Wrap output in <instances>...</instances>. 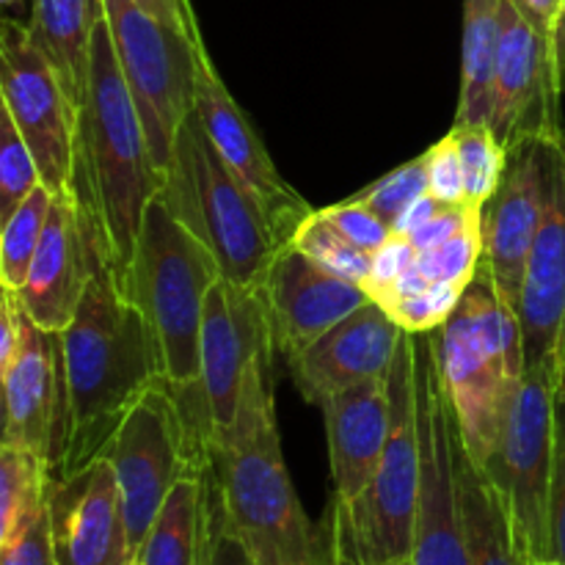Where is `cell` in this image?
I'll use <instances>...</instances> for the list:
<instances>
[{
	"mask_svg": "<svg viewBox=\"0 0 565 565\" xmlns=\"http://www.w3.org/2000/svg\"><path fill=\"white\" fill-rule=\"evenodd\" d=\"M66 417L53 478H66L105 452L116 428L147 390L166 381L147 318L119 290L103 226L94 215L92 274L75 318L61 334Z\"/></svg>",
	"mask_w": 565,
	"mask_h": 565,
	"instance_id": "obj_1",
	"label": "cell"
},
{
	"mask_svg": "<svg viewBox=\"0 0 565 565\" xmlns=\"http://www.w3.org/2000/svg\"><path fill=\"white\" fill-rule=\"evenodd\" d=\"M270 356L246 375L237 414L210 439L221 508L254 565H315L318 524L303 513L281 456Z\"/></svg>",
	"mask_w": 565,
	"mask_h": 565,
	"instance_id": "obj_2",
	"label": "cell"
},
{
	"mask_svg": "<svg viewBox=\"0 0 565 565\" xmlns=\"http://www.w3.org/2000/svg\"><path fill=\"white\" fill-rule=\"evenodd\" d=\"M163 171L149 149L143 121L116 58L108 20L97 22L92 75L77 114L72 191L94 210L105 235L108 263L121 285L136 252L149 202L163 191Z\"/></svg>",
	"mask_w": 565,
	"mask_h": 565,
	"instance_id": "obj_3",
	"label": "cell"
},
{
	"mask_svg": "<svg viewBox=\"0 0 565 565\" xmlns=\"http://www.w3.org/2000/svg\"><path fill=\"white\" fill-rule=\"evenodd\" d=\"M436 356L463 447L483 467L500 447L524 379L522 326L480 265L447 323L434 331Z\"/></svg>",
	"mask_w": 565,
	"mask_h": 565,
	"instance_id": "obj_4",
	"label": "cell"
},
{
	"mask_svg": "<svg viewBox=\"0 0 565 565\" xmlns=\"http://www.w3.org/2000/svg\"><path fill=\"white\" fill-rule=\"evenodd\" d=\"M160 202L218 259L226 281L259 290L274 259L290 243L259 199L230 169L193 110L174 143Z\"/></svg>",
	"mask_w": 565,
	"mask_h": 565,
	"instance_id": "obj_5",
	"label": "cell"
},
{
	"mask_svg": "<svg viewBox=\"0 0 565 565\" xmlns=\"http://www.w3.org/2000/svg\"><path fill=\"white\" fill-rule=\"evenodd\" d=\"M218 279L224 274L213 252L152 199L119 290L147 318L171 386L199 384L204 303Z\"/></svg>",
	"mask_w": 565,
	"mask_h": 565,
	"instance_id": "obj_6",
	"label": "cell"
},
{
	"mask_svg": "<svg viewBox=\"0 0 565 565\" xmlns=\"http://www.w3.org/2000/svg\"><path fill=\"white\" fill-rule=\"evenodd\" d=\"M417 334L403 331L401 345L386 373L390 392V436L373 483L353 502H342L348 530L362 565L412 561L417 527L423 450L417 419Z\"/></svg>",
	"mask_w": 565,
	"mask_h": 565,
	"instance_id": "obj_7",
	"label": "cell"
},
{
	"mask_svg": "<svg viewBox=\"0 0 565 565\" xmlns=\"http://www.w3.org/2000/svg\"><path fill=\"white\" fill-rule=\"evenodd\" d=\"M114 467L132 555L147 541L171 489L210 467V436L193 423L169 381H160L127 412L103 452Z\"/></svg>",
	"mask_w": 565,
	"mask_h": 565,
	"instance_id": "obj_8",
	"label": "cell"
},
{
	"mask_svg": "<svg viewBox=\"0 0 565 565\" xmlns=\"http://www.w3.org/2000/svg\"><path fill=\"white\" fill-rule=\"evenodd\" d=\"M103 9L149 149L166 177L174 158L177 136L196 110L199 58L204 42L147 14L136 0H103Z\"/></svg>",
	"mask_w": 565,
	"mask_h": 565,
	"instance_id": "obj_9",
	"label": "cell"
},
{
	"mask_svg": "<svg viewBox=\"0 0 565 565\" xmlns=\"http://www.w3.org/2000/svg\"><path fill=\"white\" fill-rule=\"evenodd\" d=\"M557 379L546 367H524L508 428L483 472L511 511L513 527L530 563L552 561L550 497L555 469Z\"/></svg>",
	"mask_w": 565,
	"mask_h": 565,
	"instance_id": "obj_10",
	"label": "cell"
},
{
	"mask_svg": "<svg viewBox=\"0 0 565 565\" xmlns=\"http://www.w3.org/2000/svg\"><path fill=\"white\" fill-rule=\"evenodd\" d=\"M417 419L423 480H419L417 527H414L412 565H469L463 539L461 505H458L456 412L447 395L445 375L436 356L434 331L417 334Z\"/></svg>",
	"mask_w": 565,
	"mask_h": 565,
	"instance_id": "obj_11",
	"label": "cell"
},
{
	"mask_svg": "<svg viewBox=\"0 0 565 565\" xmlns=\"http://www.w3.org/2000/svg\"><path fill=\"white\" fill-rule=\"evenodd\" d=\"M0 103L33 152L44 185L53 193L72 191L77 110L28 25L11 17L0 25Z\"/></svg>",
	"mask_w": 565,
	"mask_h": 565,
	"instance_id": "obj_12",
	"label": "cell"
},
{
	"mask_svg": "<svg viewBox=\"0 0 565 565\" xmlns=\"http://www.w3.org/2000/svg\"><path fill=\"white\" fill-rule=\"evenodd\" d=\"M544 163V215L524 270L516 318L524 367L565 375V132L539 141Z\"/></svg>",
	"mask_w": 565,
	"mask_h": 565,
	"instance_id": "obj_13",
	"label": "cell"
},
{
	"mask_svg": "<svg viewBox=\"0 0 565 565\" xmlns=\"http://www.w3.org/2000/svg\"><path fill=\"white\" fill-rule=\"evenodd\" d=\"M555 42L530 25L511 0L500 3L491 132L508 149L563 136Z\"/></svg>",
	"mask_w": 565,
	"mask_h": 565,
	"instance_id": "obj_14",
	"label": "cell"
},
{
	"mask_svg": "<svg viewBox=\"0 0 565 565\" xmlns=\"http://www.w3.org/2000/svg\"><path fill=\"white\" fill-rule=\"evenodd\" d=\"M274 353L263 292L218 279L204 303L199 340V384L215 430L235 419L246 375L259 359Z\"/></svg>",
	"mask_w": 565,
	"mask_h": 565,
	"instance_id": "obj_15",
	"label": "cell"
},
{
	"mask_svg": "<svg viewBox=\"0 0 565 565\" xmlns=\"http://www.w3.org/2000/svg\"><path fill=\"white\" fill-rule=\"evenodd\" d=\"M47 516L55 565H127L136 557L119 480L105 456L66 478H53Z\"/></svg>",
	"mask_w": 565,
	"mask_h": 565,
	"instance_id": "obj_16",
	"label": "cell"
},
{
	"mask_svg": "<svg viewBox=\"0 0 565 565\" xmlns=\"http://www.w3.org/2000/svg\"><path fill=\"white\" fill-rule=\"evenodd\" d=\"M196 116L202 119L204 130L213 138L218 152L230 163V169L241 177L243 185L259 199L265 213L270 215L274 226L287 243L296 241L303 221L315 213L307 199L279 174L274 158L265 149L263 138L252 127L241 105L232 99L230 88L224 86L215 72L207 50L199 58V86H196Z\"/></svg>",
	"mask_w": 565,
	"mask_h": 565,
	"instance_id": "obj_17",
	"label": "cell"
},
{
	"mask_svg": "<svg viewBox=\"0 0 565 565\" xmlns=\"http://www.w3.org/2000/svg\"><path fill=\"white\" fill-rule=\"evenodd\" d=\"M259 292L268 309L274 351L285 359L373 301L362 285L331 274L292 243L274 259Z\"/></svg>",
	"mask_w": 565,
	"mask_h": 565,
	"instance_id": "obj_18",
	"label": "cell"
},
{
	"mask_svg": "<svg viewBox=\"0 0 565 565\" xmlns=\"http://www.w3.org/2000/svg\"><path fill=\"white\" fill-rule=\"evenodd\" d=\"M3 379V445L22 447L55 472L66 417V375L61 334L25 318L22 348Z\"/></svg>",
	"mask_w": 565,
	"mask_h": 565,
	"instance_id": "obj_19",
	"label": "cell"
},
{
	"mask_svg": "<svg viewBox=\"0 0 565 565\" xmlns=\"http://www.w3.org/2000/svg\"><path fill=\"white\" fill-rule=\"evenodd\" d=\"M94 210L75 191L55 193L28 281L20 290L28 318L42 331L64 334L81 307L92 274Z\"/></svg>",
	"mask_w": 565,
	"mask_h": 565,
	"instance_id": "obj_20",
	"label": "cell"
},
{
	"mask_svg": "<svg viewBox=\"0 0 565 565\" xmlns=\"http://www.w3.org/2000/svg\"><path fill=\"white\" fill-rule=\"evenodd\" d=\"M544 215V163L539 141L508 149L494 196L483 204V265L502 303L519 309L524 270Z\"/></svg>",
	"mask_w": 565,
	"mask_h": 565,
	"instance_id": "obj_21",
	"label": "cell"
},
{
	"mask_svg": "<svg viewBox=\"0 0 565 565\" xmlns=\"http://www.w3.org/2000/svg\"><path fill=\"white\" fill-rule=\"evenodd\" d=\"M401 337L392 315L379 301H367L312 345L287 356V370L303 401L323 406L326 397L348 386L386 379Z\"/></svg>",
	"mask_w": 565,
	"mask_h": 565,
	"instance_id": "obj_22",
	"label": "cell"
},
{
	"mask_svg": "<svg viewBox=\"0 0 565 565\" xmlns=\"http://www.w3.org/2000/svg\"><path fill=\"white\" fill-rule=\"evenodd\" d=\"M334 497L353 502L373 483L390 436L386 379H370L323 401Z\"/></svg>",
	"mask_w": 565,
	"mask_h": 565,
	"instance_id": "obj_23",
	"label": "cell"
},
{
	"mask_svg": "<svg viewBox=\"0 0 565 565\" xmlns=\"http://www.w3.org/2000/svg\"><path fill=\"white\" fill-rule=\"evenodd\" d=\"M452 456H456L458 505H461L469 565H533L519 546L505 500L463 447L458 423L452 436Z\"/></svg>",
	"mask_w": 565,
	"mask_h": 565,
	"instance_id": "obj_24",
	"label": "cell"
},
{
	"mask_svg": "<svg viewBox=\"0 0 565 565\" xmlns=\"http://www.w3.org/2000/svg\"><path fill=\"white\" fill-rule=\"evenodd\" d=\"M103 14V0H31L28 31L53 64L77 114L86 99L88 75H92L94 28Z\"/></svg>",
	"mask_w": 565,
	"mask_h": 565,
	"instance_id": "obj_25",
	"label": "cell"
},
{
	"mask_svg": "<svg viewBox=\"0 0 565 565\" xmlns=\"http://www.w3.org/2000/svg\"><path fill=\"white\" fill-rule=\"evenodd\" d=\"M207 469L188 475L171 489L147 541L141 565H207Z\"/></svg>",
	"mask_w": 565,
	"mask_h": 565,
	"instance_id": "obj_26",
	"label": "cell"
},
{
	"mask_svg": "<svg viewBox=\"0 0 565 565\" xmlns=\"http://www.w3.org/2000/svg\"><path fill=\"white\" fill-rule=\"evenodd\" d=\"M502 0H463L461 97L456 125H491Z\"/></svg>",
	"mask_w": 565,
	"mask_h": 565,
	"instance_id": "obj_27",
	"label": "cell"
},
{
	"mask_svg": "<svg viewBox=\"0 0 565 565\" xmlns=\"http://www.w3.org/2000/svg\"><path fill=\"white\" fill-rule=\"evenodd\" d=\"M53 469L22 447H0V550L14 546L47 511Z\"/></svg>",
	"mask_w": 565,
	"mask_h": 565,
	"instance_id": "obj_28",
	"label": "cell"
},
{
	"mask_svg": "<svg viewBox=\"0 0 565 565\" xmlns=\"http://www.w3.org/2000/svg\"><path fill=\"white\" fill-rule=\"evenodd\" d=\"M53 196L55 193L39 182L25 202L0 224V285L6 290L20 292L25 287L28 270L47 226Z\"/></svg>",
	"mask_w": 565,
	"mask_h": 565,
	"instance_id": "obj_29",
	"label": "cell"
},
{
	"mask_svg": "<svg viewBox=\"0 0 565 565\" xmlns=\"http://www.w3.org/2000/svg\"><path fill=\"white\" fill-rule=\"evenodd\" d=\"M450 136L456 138L458 154L467 177V202L483 210V204L500 188L505 171V147L494 138L491 127L483 125H452Z\"/></svg>",
	"mask_w": 565,
	"mask_h": 565,
	"instance_id": "obj_30",
	"label": "cell"
},
{
	"mask_svg": "<svg viewBox=\"0 0 565 565\" xmlns=\"http://www.w3.org/2000/svg\"><path fill=\"white\" fill-rule=\"evenodd\" d=\"M292 246L301 248L307 257H312L315 263L329 268L331 274L342 276V279L348 281H356V285L362 287L367 285L373 257H370L367 252H362L359 246H353L329 218H323L320 210H315V213L303 221Z\"/></svg>",
	"mask_w": 565,
	"mask_h": 565,
	"instance_id": "obj_31",
	"label": "cell"
},
{
	"mask_svg": "<svg viewBox=\"0 0 565 565\" xmlns=\"http://www.w3.org/2000/svg\"><path fill=\"white\" fill-rule=\"evenodd\" d=\"M42 182L33 152L17 130L14 119L0 103V224L20 207Z\"/></svg>",
	"mask_w": 565,
	"mask_h": 565,
	"instance_id": "obj_32",
	"label": "cell"
},
{
	"mask_svg": "<svg viewBox=\"0 0 565 565\" xmlns=\"http://www.w3.org/2000/svg\"><path fill=\"white\" fill-rule=\"evenodd\" d=\"M425 193H430L428 160H425V154H419V158L397 166L395 171L384 174L379 182H373L370 188L359 191L353 199L362 202L364 207L373 210L390 230H395V224L403 218V213H406L419 196H425Z\"/></svg>",
	"mask_w": 565,
	"mask_h": 565,
	"instance_id": "obj_33",
	"label": "cell"
},
{
	"mask_svg": "<svg viewBox=\"0 0 565 565\" xmlns=\"http://www.w3.org/2000/svg\"><path fill=\"white\" fill-rule=\"evenodd\" d=\"M417 263L430 281H447V285L467 290V285L483 265V224L450 237L430 252H423Z\"/></svg>",
	"mask_w": 565,
	"mask_h": 565,
	"instance_id": "obj_34",
	"label": "cell"
},
{
	"mask_svg": "<svg viewBox=\"0 0 565 565\" xmlns=\"http://www.w3.org/2000/svg\"><path fill=\"white\" fill-rule=\"evenodd\" d=\"M463 296V287L447 285V281H434L425 292L412 298H401V301L386 303V312L392 315L397 326L408 334H428V331L441 329L452 309L458 307Z\"/></svg>",
	"mask_w": 565,
	"mask_h": 565,
	"instance_id": "obj_35",
	"label": "cell"
},
{
	"mask_svg": "<svg viewBox=\"0 0 565 565\" xmlns=\"http://www.w3.org/2000/svg\"><path fill=\"white\" fill-rule=\"evenodd\" d=\"M320 213H323V218H329L331 224H334L337 230H340L342 235L353 243V246H359L362 252H367L370 257H373L379 248H384L386 241L395 235V232H392L390 226H386L384 221L373 213V210L364 207V204L356 202L353 196L345 199V202L334 204V207L320 210Z\"/></svg>",
	"mask_w": 565,
	"mask_h": 565,
	"instance_id": "obj_36",
	"label": "cell"
},
{
	"mask_svg": "<svg viewBox=\"0 0 565 565\" xmlns=\"http://www.w3.org/2000/svg\"><path fill=\"white\" fill-rule=\"evenodd\" d=\"M552 561L565 565V375L555 395V469L550 497Z\"/></svg>",
	"mask_w": 565,
	"mask_h": 565,
	"instance_id": "obj_37",
	"label": "cell"
},
{
	"mask_svg": "<svg viewBox=\"0 0 565 565\" xmlns=\"http://www.w3.org/2000/svg\"><path fill=\"white\" fill-rule=\"evenodd\" d=\"M425 160H428L430 193H434L436 199H441L445 204H469L461 154H458L456 138H452L450 132L425 152Z\"/></svg>",
	"mask_w": 565,
	"mask_h": 565,
	"instance_id": "obj_38",
	"label": "cell"
},
{
	"mask_svg": "<svg viewBox=\"0 0 565 565\" xmlns=\"http://www.w3.org/2000/svg\"><path fill=\"white\" fill-rule=\"evenodd\" d=\"M204 480H207V565H254L243 541L226 522L210 467Z\"/></svg>",
	"mask_w": 565,
	"mask_h": 565,
	"instance_id": "obj_39",
	"label": "cell"
},
{
	"mask_svg": "<svg viewBox=\"0 0 565 565\" xmlns=\"http://www.w3.org/2000/svg\"><path fill=\"white\" fill-rule=\"evenodd\" d=\"M417 248L412 246L408 237L392 235L390 241H386V246L373 254V268H370L367 285H364L367 296L373 298V301H379V298L384 296V292L390 290L414 263H417Z\"/></svg>",
	"mask_w": 565,
	"mask_h": 565,
	"instance_id": "obj_40",
	"label": "cell"
},
{
	"mask_svg": "<svg viewBox=\"0 0 565 565\" xmlns=\"http://www.w3.org/2000/svg\"><path fill=\"white\" fill-rule=\"evenodd\" d=\"M315 565H362L337 497L326 516L318 522V561Z\"/></svg>",
	"mask_w": 565,
	"mask_h": 565,
	"instance_id": "obj_41",
	"label": "cell"
},
{
	"mask_svg": "<svg viewBox=\"0 0 565 565\" xmlns=\"http://www.w3.org/2000/svg\"><path fill=\"white\" fill-rule=\"evenodd\" d=\"M483 224V210L472 207V204H450V207L441 210L434 221H428L425 226H419L408 241L417 248V254L430 252V248L441 246L450 237L461 235V232L472 230V226Z\"/></svg>",
	"mask_w": 565,
	"mask_h": 565,
	"instance_id": "obj_42",
	"label": "cell"
},
{
	"mask_svg": "<svg viewBox=\"0 0 565 565\" xmlns=\"http://www.w3.org/2000/svg\"><path fill=\"white\" fill-rule=\"evenodd\" d=\"M0 565H55L47 511L39 516V522L14 546L0 550Z\"/></svg>",
	"mask_w": 565,
	"mask_h": 565,
	"instance_id": "obj_43",
	"label": "cell"
},
{
	"mask_svg": "<svg viewBox=\"0 0 565 565\" xmlns=\"http://www.w3.org/2000/svg\"><path fill=\"white\" fill-rule=\"evenodd\" d=\"M136 3L141 6L147 14L180 28V31L188 33L191 39H202V31H199V22H196V14H193L191 0H136Z\"/></svg>",
	"mask_w": 565,
	"mask_h": 565,
	"instance_id": "obj_44",
	"label": "cell"
},
{
	"mask_svg": "<svg viewBox=\"0 0 565 565\" xmlns=\"http://www.w3.org/2000/svg\"><path fill=\"white\" fill-rule=\"evenodd\" d=\"M511 3L516 6V11L530 25H535L555 42V31L565 9V0H511Z\"/></svg>",
	"mask_w": 565,
	"mask_h": 565,
	"instance_id": "obj_45",
	"label": "cell"
},
{
	"mask_svg": "<svg viewBox=\"0 0 565 565\" xmlns=\"http://www.w3.org/2000/svg\"><path fill=\"white\" fill-rule=\"evenodd\" d=\"M445 207H450V204H445L441 199H436L434 193H425V196H419L417 202H414L412 207L403 213V218L397 221L395 230H392V232H395V235H401V237H412L414 232L419 230V226H425L428 221H434L436 215H439Z\"/></svg>",
	"mask_w": 565,
	"mask_h": 565,
	"instance_id": "obj_46",
	"label": "cell"
},
{
	"mask_svg": "<svg viewBox=\"0 0 565 565\" xmlns=\"http://www.w3.org/2000/svg\"><path fill=\"white\" fill-rule=\"evenodd\" d=\"M555 61H557V81H561V92L565 94V9L555 31Z\"/></svg>",
	"mask_w": 565,
	"mask_h": 565,
	"instance_id": "obj_47",
	"label": "cell"
},
{
	"mask_svg": "<svg viewBox=\"0 0 565 565\" xmlns=\"http://www.w3.org/2000/svg\"><path fill=\"white\" fill-rule=\"evenodd\" d=\"M20 3H22V0H3L6 9H14V6H20Z\"/></svg>",
	"mask_w": 565,
	"mask_h": 565,
	"instance_id": "obj_48",
	"label": "cell"
},
{
	"mask_svg": "<svg viewBox=\"0 0 565 565\" xmlns=\"http://www.w3.org/2000/svg\"><path fill=\"white\" fill-rule=\"evenodd\" d=\"M535 565H563V563H557V561H541V563H535Z\"/></svg>",
	"mask_w": 565,
	"mask_h": 565,
	"instance_id": "obj_49",
	"label": "cell"
},
{
	"mask_svg": "<svg viewBox=\"0 0 565 565\" xmlns=\"http://www.w3.org/2000/svg\"><path fill=\"white\" fill-rule=\"evenodd\" d=\"M127 565H141V561H138V557H132V561L127 563Z\"/></svg>",
	"mask_w": 565,
	"mask_h": 565,
	"instance_id": "obj_50",
	"label": "cell"
},
{
	"mask_svg": "<svg viewBox=\"0 0 565 565\" xmlns=\"http://www.w3.org/2000/svg\"><path fill=\"white\" fill-rule=\"evenodd\" d=\"M386 565H412L408 561H403V563H386Z\"/></svg>",
	"mask_w": 565,
	"mask_h": 565,
	"instance_id": "obj_51",
	"label": "cell"
}]
</instances>
